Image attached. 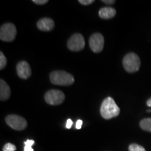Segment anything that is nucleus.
I'll return each instance as SVG.
<instances>
[{
  "instance_id": "1",
  "label": "nucleus",
  "mask_w": 151,
  "mask_h": 151,
  "mask_svg": "<svg viewBox=\"0 0 151 151\" xmlns=\"http://www.w3.org/2000/svg\"><path fill=\"white\" fill-rule=\"evenodd\" d=\"M120 108L111 97L106 98L103 101L100 108L101 116L106 120H109L117 117L120 113Z\"/></svg>"
},
{
  "instance_id": "2",
  "label": "nucleus",
  "mask_w": 151,
  "mask_h": 151,
  "mask_svg": "<svg viewBox=\"0 0 151 151\" xmlns=\"http://www.w3.org/2000/svg\"><path fill=\"white\" fill-rule=\"evenodd\" d=\"M50 80L54 85L68 86L74 83V78L70 73L65 71H55L50 73Z\"/></svg>"
},
{
  "instance_id": "3",
  "label": "nucleus",
  "mask_w": 151,
  "mask_h": 151,
  "mask_svg": "<svg viewBox=\"0 0 151 151\" xmlns=\"http://www.w3.org/2000/svg\"><path fill=\"white\" fill-rule=\"evenodd\" d=\"M122 65L126 71L129 73H134L139 71L141 66L139 57L134 52H129L124 57Z\"/></svg>"
},
{
  "instance_id": "4",
  "label": "nucleus",
  "mask_w": 151,
  "mask_h": 151,
  "mask_svg": "<svg viewBox=\"0 0 151 151\" xmlns=\"http://www.w3.org/2000/svg\"><path fill=\"white\" fill-rule=\"evenodd\" d=\"M17 29L16 26L12 23H6L0 28V39L6 42H11L16 38Z\"/></svg>"
},
{
  "instance_id": "5",
  "label": "nucleus",
  "mask_w": 151,
  "mask_h": 151,
  "mask_svg": "<svg viewBox=\"0 0 151 151\" xmlns=\"http://www.w3.org/2000/svg\"><path fill=\"white\" fill-rule=\"evenodd\" d=\"M5 120L9 127L15 130H23L27 126L25 119L17 115H9L6 118Z\"/></svg>"
},
{
  "instance_id": "6",
  "label": "nucleus",
  "mask_w": 151,
  "mask_h": 151,
  "mask_svg": "<svg viewBox=\"0 0 151 151\" xmlns=\"http://www.w3.org/2000/svg\"><path fill=\"white\" fill-rule=\"evenodd\" d=\"M45 100L50 105H59L65 101V95L62 91L58 90H49L45 94Z\"/></svg>"
},
{
  "instance_id": "7",
  "label": "nucleus",
  "mask_w": 151,
  "mask_h": 151,
  "mask_svg": "<svg viewBox=\"0 0 151 151\" xmlns=\"http://www.w3.org/2000/svg\"><path fill=\"white\" fill-rule=\"evenodd\" d=\"M86 42L84 37L81 34H74L69 38L67 42L68 48L72 51H79L84 48Z\"/></svg>"
},
{
  "instance_id": "8",
  "label": "nucleus",
  "mask_w": 151,
  "mask_h": 151,
  "mask_svg": "<svg viewBox=\"0 0 151 151\" xmlns=\"http://www.w3.org/2000/svg\"><path fill=\"white\" fill-rule=\"evenodd\" d=\"M89 44L90 49L92 51L98 53L103 50L104 45V38L101 34L94 33L90 38Z\"/></svg>"
},
{
  "instance_id": "9",
  "label": "nucleus",
  "mask_w": 151,
  "mask_h": 151,
  "mask_svg": "<svg viewBox=\"0 0 151 151\" xmlns=\"http://www.w3.org/2000/svg\"><path fill=\"white\" fill-rule=\"evenodd\" d=\"M17 73L20 78L27 79L31 76V68L28 62L26 61H21L18 62L16 67Z\"/></svg>"
},
{
  "instance_id": "10",
  "label": "nucleus",
  "mask_w": 151,
  "mask_h": 151,
  "mask_svg": "<svg viewBox=\"0 0 151 151\" xmlns=\"http://www.w3.org/2000/svg\"><path fill=\"white\" fill-rule=\"evenodd\" d=\"M55 27V22L51 18H43L37 22V27L39 29L44 32L51 31Z\"/></svg>"
},
{
  "instance_id": "11",
  "label": "nucleus",
  "mask_w": 151,
  "mask_h": 151,
  "mask_svg": "<svg viewBox=\"0 0 151 151\" xmlns=\"http://www.w3.org/2000/svg\"><path fill=\"white\" fill-rule=\"evenodd\" d=\"M11 90L10 87L2 79L0 80V99L5 101L10 97Z\"/></svg>"
},
{
  "instance_id": "12",
  "label": "nucleus",
  "mask_w": 151,
  "mask_h": 151,
  "mask_svg": "<svg viewBox=\"0 0 151 151\" xmlns=\"http://www.w3.org/2000/svg\"><path fill=\"white\" fill-rule=\"evenodd\" d=\"M116 11L112 7H103L99 11V16L101 18L104 20L111 19L116 16Z\"/></svg>"
},
{
  "instance_id": "13",
  "label": "nucleus",
  "mask_w": 151,
  "mask_h": 151,
  "mask_svg": "<svg viewBox=\"0 0 151 151\" xmlns=\"http://www.w3.org/2000/svg\"><path fill=\"white\" fill-rule=\"evenodd\" d=\"M140 127L145 131L151 132V118H145L141 120Z\"/></svg>"
},
{
  "instance_id": "14",
  "label": "nucleus",
  "mask_w": 151,
  "mask_h": 151,
  "mask_svg": "<svg viewBox=\"0 0 151 151\" xmlns=\"http://www.w3.org/2000/svg\"><path fill=\"white\" fill-rule=\"evenodd\" d=\"M129 151H146V150L140 145L137 144V143H132V144L129 145Z\"/></svg>"
},
{
  "instance_id": "15",
  "label": "nucleus",
  "mask_w": 151,
  "mask_h": 151,
  "mask_svg": "<svg viewBox=\"0 0 151 151\" xmlns=\"http://www.w3.org/2000/svg\"><path fill=\"white\" fill-rule=\"evenodd\" d=\"M7 60L4 55L2 52H0V69L2 70L4 69V67L6 66Z\"/></svg>"
},
{
  "instance_id": "16",
  "label": "nucleus",
  "mask_w": 151,
  "mask_h": 151,
  "mask_svg": "<svg viewBox=\"0 0 151 151\" xmlns=\"http://www.w3.org/2000/svg\"><path fill=\"white\" fill-rule=\"evenodd\" d=\"M16 146L11 143H8L4 145L3 148V151H16Z\"/></svg>"
},
{
  "instance_id": "17",
  "label": "nucleus",
  "mask_w": 151,
  "mask_h": 151,
  "mask_svg": "<svg viewBox=\"0 0 151 151\" xmlns=\"http://www.w3.org/2000/svg\"><path fill=\"white\" fill-rule=\"evenodd\" d=\"M79 3H81V4L87 6V5H90L91 4L94 3V0H79Z\"/></svg>"
},
{
  "instance_id": "18",
  "label": "nucleus",
  "mask_w": 151,
  "mask_h": 151,
  "mask_svg": "<svg viewBox=\"0 0 151 151\" xmlns=\"http://www.w3.org/2000/svg\"><path fill=\"white\" fill-rule=\"evenodd\" d=\"M32 1L34 3H35L36 4H38V5L46 4V3L48 2V0H33Z\"/></svg>"
},
{
  "instance_id": "19",
  "label": "nucleus",
  "mask_w": 151,
  "mask_h": 151,
  "mask_svg": "<svg viewBox=\"0 0 151 151\" xmlns=\"http://www.w3.org/2000/svg\"><path fill=\"white\" fill-rule=\"evenodd\" d=\"M82 124H83V121L81 120H77L76 123V128L77 129H80L82 127Z\"/></svg>"
},
{
  "instance_id": "20",
  "label": "nucleus",
  "mask_w": 151,
  "mask_h": 151,
  "mask_svg": "<svg viewBox=\"0 0 151 151\" xmlns=\"http://www.w3.org/2000/svg\"><path fill=\"white\" fill-rule=\"evenodd\" d=\"M73 125V121L71 120V119H68L67 121V124H66V127L67 129H70V128L72 127Z\"/></svg>"
},
{
  "instance_id": "21",
  "label": "nucleus",
  "mask_w": 151,
  "mask_h": 151,
  "mask_svg": "<svg viewBox=\"0 0 151 151\" xmlns=\"http://www.w3.org/2000/svg\"><path fill=\"white\" fill-rule=\"evenodd\" d=\"M35 143V141L34 140H30V139H28L24 142V146H32Z\"/></svg>"
},
{
  "instance_id": "22",
  "label": "nucleus",
  "mask_w": 151,
  "mask_h": 151,
  "mask_svg": "<svg viewBox=\"0 0 151 151\" xmlns=\"http://www.w3.org/2000/svg\"><path fill=\"white\" fill-rule=\"evenodd\" d=\"M102 2L106 4H114L116 2V1H114V0H102Z\"/></svg>"
},
{
  "instance_id": "23",
  "label": "nucleus",
  "mask_w": 151,
  "mask_h": 151,
  "mask_svg": "<svg viewBox=\"0 0 151 151\" xmlns=\"http://www.w3.org/2000/svg\"><path fill=\"white\" fill-rule=\"evenodd\" d=\"M24 151H34V149L32 148V146H24Z\"/></svg>"
},
{
  "instance_id": "24",
  "label": "nucleus",
  "mask_w": 151,
  "mask_h": 151,
  "mask_svg": "<svg viewBox=\"0 0 151 151\" xmlns=\"http://www.w3.org/2000/svg\"><path fill=\"white\" fill-rule=\"evenodd\" d=\"M147 105H148L149 107H151V98H150V99L147 101Z\"/></svg>"
},
{
  "instance_id": "25",
  "label": "nucleus",
  "mask_w": 151,
  "mask_h": 151,
  "mask_svg": "<svg viewBox=\"0 0 151 151\" xmlns=\"http://www.w3.org/2000/svg\"><path fill=\"white\" fill-rule=\"evenodd\" d=\"M147 112H149V113H150V112H151V111H150V110H148V111H147Z\"/></svg>"
}]
</instances>
